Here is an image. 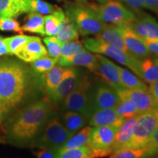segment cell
<instances>
[{
    "label": "cell",
    "mask_w": 158,
    "mask_h": 158,
    "mask_svg": "<svg viewBox=\"0 0 158 158\" xmlns=\"http://www.w3.org/2000/svg\"><path fill=\"white\" fill-rule=\"evenodd\" d=\"M91 83L87 76H83L80 84L63 100V106L66 110L84 114L89 118L93 113L91 98Z\"/></svg>",
    "instance_id": "cell-7"
},
{
    "label": "cell",
    "mask_w": 158,
    "mask_h": 158,
    "mask_svg": "<svg viewBox=\"0 0 158 158\" xmlns=\"http://www.w3.org/2000/svg\"><path fill=\"white\" fill-rule=\"evenodd\" d=\"M71 67L55 65L44 75L45 86L48 94L54 91L65 76L68 73Z\"/></svg>",
    "instance_id": "cell-20"
},
{
    "label": "cell",
    "mask_w": 158,
    "mask_h": 158,
    "mask_svg": "<svg viewBox=\"0 0 158 158\" xmlns=\"http://www.w3.org/2000/svg\"><path fill=\"white\" fill-rule=\"evenodd\" d=\"M44 17V15L37 13H29L26 19L25 23L21 27L22 30L45 36Z\"/></svg>",
    "instance_id": "cell-29"
},
{
    "label": "cell",
    "mask_w": 158,
    "mask_h": 158,
    "mask_svg": "<svg viewBox=\"0 0 158 158\" xmlns=\"http://www.w3.org/2000/svg\"><path fill=\"white\" fill-rule=\"evenodd\" d=\"M100 21L106 24L130 23L136 19L134 12L119 0H111L105 4H88Z\"/></svg>",
    "instance_id": "cell-5"
},
{
    "label": "cell",
    "mask_w": 158,
    "mask_h": 158,
    "mask_svg": "<svg viewBox=\"0 0 158 158\" xmlns=\"http://www.w3.org/2000/svg\"><path fill=\"white\" fill-rule=\"evenodd\" d=\"M118 129L112 125L92 127L88 147L92 152V158H101L113 154Z\"/></svg>",
    "instance_id": "cell-6"
},
{
    "label": "cell",
    "mask_w": 158,
    "mask_h": 158,
    "mask_svg": "<svg viewBox=\"0 0 158 158\" xmlns=\"http://www.w3.org/2000/svg\"><path fill=\"white\" fill-rule=\"evenodd\" d=\"M73 135L57 118H54L47 124L37 147L58 151Z\"/></svg>",
    "instance_id": "cell-9"
},
{
    "label": "cell",
    "mask_w": 158,
    "mask_h": 158,
    "mask_svg": "<svg viewBox=\"0 0 158 158\" xmlns=\"http://www.w3.org/2000/svg\"><path fill=\"white\" fill-rule=\"evenodd\" d=\"M155 158H158V154H157V157H156Z\"/></svg>",
    "instance_id": "cell-51"
},
{
    "label": "cell",
    "mask_w": 158,
    "mask_h": 158,
    "mask_svg": "<svg viewBox=\"0 0 158 158\" xmlns=\"http://www.w3.org/2000/svg\"><path fill=\"white\" fill-rule=\"evenodd\" d=\"M47 55L48 51L41 42V39L35 36H33L15 54V56L23 62L30 63Z\"/></svg>",
    "instance_id": "cell-16"
},
{
    "label": "cell",
    "mask_w": 158,
    "mask_h": 158,
    "mask_svg": "<svg viewBox=\"0 0 158 158\" xmlns=\"http://www.w3.org/2000/svg\"><path fill=\"white\" fill-rule=\"evenodd\" d=\"M119 98H126L131 100L139 114L152 111L156 102L148 91L122 89L117 92Z\"/></svg>",
    "instance_id": "cell-15"
},
{
    "label": "cell",
    "mask_w": 158,
    "mask_h": 158,
    "mask_svg": "<svg viewBox=\"0 0 158 158\" xmlns=\"http://www.w3.org/2000/svg\"><path fill=\"white\" fill-rule=\"evenodd\" d=\"M152 112L154 114H155L156 117H157V119H158V103L155 105V108H154Z\"/></svg>",
    "instance_id": "cell-46"
},
{
    "label": "cell",
    "mask_w": 158,
    "mask_h": 158,
    "mask_svg": "<svg viewBox=\"0 0 158 158\" xmlns=\"http://www.w3.org/2000/svg\"><path fill=\"white\" fill-rule=\"evenodd\" d=\"M73 66H81L87 68L91 72L98 73L99 63L97 59L96 54L88 51L87 50L84 52L76 55V56L71 58L67 63L66 67H73Z\"/></svg>",
    "instance_id": "cell-21"
},
{
    "label": "cell",
    "mask_w": 158,
    "mask_h": 158,
    "mask_svg": "<svg viewBox=\"0 0 158 158\" xmlns=\"http://www.w3.org/2000/svg\"><path fill=\"white\" fill-rule=\"evenodd\" d=\"M143 8L156 13L158 11V0H143Z\"/></svg>",
    "instance_id": "cell-43"
},
{
    "label": "cell",
    "mask_w": 158,
    "mask_h": 158,
    "mask_svg": "<svg viewBox=\"0 0 158 158\" xmlns=\"http://www.w3.org/2000/svg\"><path fill=\"white\" fill-rule=\"evenodd\" d=\"M141 78L148 84L158 81V57H147L141 60Z\"/></svg>",
    "instance_id": "cell-25"
},
{
    "label": "cell",
    "mask_w": 158,
    "mask_h": 158,
    "mask_svg": "<svg viewBox=\"0 0 158 158\" xmlns=\"http://www.w3.org/2000/svg\"><path fill=\"white\" fill-rule=\"evenodd\" d=\"M136 122H137V116L124 120L116 132L114 143V152L120 149H126L127 147L130 140L133 137Z\"/></svg>",
    "instance_id": "cell-18"
},
{
    "label": "cell",
    "mask_w": 158,
    "mask_h": 158,
    "mask_svg": "<svg viewBox=\"0 0 158 158\" xmlns=\"http://www.w3.org/2000/svg\"><path fill=\"white\" fill-rule=\"evenodd\" d=\"M64 13L82 36L100 32L106 23L102 22L94 12L84 1L69 2L64 5Z\"/></svg>",
    "instance_id": "cell-3"
},
{
    "label": "cell",
    "mask_w": 158,
    "mask_h": 158,
    "mask_svg": "<svg viewBox=\"0 0 158 158\" xmlns=\"http://www.w3.org/2000/svg\"><path fill=\"white\" fill-rule=\"evenodd\" d=\"M157 13V15H158V11L157 12V13Z\"/></svg>",
    "instance_id": "cell-53"
},
{
    "label": "cell",
    "mask_w": 158,
    "mask_h": 158,
    "mask_svg": "<svg viewBox=\"0 0 158 158\" xmlns=\"http://www.w3.org/2000/svg\"><path fill=\"white\" fill-rule=\"evenodd\" d=\"M64 11L60 7H56L55 10L51 14L45 15L44 31L45 35L48 37L56 36L59 30L61 17Z\"/></svg>",
    "instance_id": "cell-31"
},
{
    "label": "cell",
    "mask_w": 158,
    "mask_h": 158,
    "mask_svg": "<svg viewBox=\"0 0 158 158\" xmlns=\"http://www.w3.org/2000/svg\"><path fill=\"white\" fill-rule=\"evenodd\" d=\"M76 1H84V0H76Z\"/></svg>",
    "instance_id": "cell-50"
},
{
    "label": "cell",
    "mask_w": 158,
    "mask_h": 158,
    "mask_svg": "<svg viewBox=\"0 0 158 158\" xmlns=\"http://www.w3.org/2000/svg\"><path fill=\"white\" fill-rule=\"evenodd\" d=\"M85 51H86V48H85L84 43L78 40L62 43L61 54L57 63L60 66L66 67L67 63L71 58Z\"/></svg>",
    "instance_id": "cell-23"
},
{
    "label": "cell",
    "mask_w": 158,
    "mask_h": 158,
    "mask_svg": "<svg viewBox=\"0 0 158 158\" xmlns=\"http://www.w3.org/2000/svg\"><path fill=\"white\" fill-rule=\"evenodd\" d=\"M99 66L97 75L102 79L104 84L114 89L116 92L124 89L120 82V75L118 65L105 57L103 55L96 54Z\"/></svg>",
    "instance_id": "cell-13"
},
{
    "label": "cell",
    "mask_w": 158,
    "mask_h": 158,
    "mask_svg": "<svg viewBox=\"0 0 158 158\" xmlns=\"http://www.w3.org/2000/svg\"><path fill=\"white\" fill-rule=\"evenodd\" d=\"M149 52L154 56L158 57V41H144Z\"/></svg>",
    "instance_id": "cell-44"
},
{
    "label": "cell",
    "mask_w": 158,
    "mask_h": 158,
    "mask_svg": "<svg viewBox=\"0 0 158 158\" xmlns=\"http://www.w3.org/2000/svg\"><path fill=\"white\" fill-rule=\"evenodd\" d=\"M0 30L22 33L20 23L13 18H0Z\"/></svg>",
    "instance_id": "cell-38"
},
{
    "label": "cell",
    "mask_w": 158,
    "mask_h": 158,
    "mask_svg": "<svg viewBox=\"0 0 158 158\" xmlns=\"http://www.w3.org/2000/svg\"><path fill=\"white\" fill-rule=\"evenodd\" d=\"M108 158H147V155L144 148L137 149L126 148L115 152Z\"/></svg>",
    "instance_id": "cell-36"
},
{
    "label": "cell",
    "mask_w": 158,
    "mask_h": 158,
    "mask_svg": "<svg viewBox=\"0 0 158 158\" xmlns=\"http://www.w3.org/2000/svg\"><path fill=\"white\" fill-rule=\"evenodd\" d=\"M33 36H28L25 35H19L15 36L5 37V41L8 48L10 55H15V54Z\"/></svg>",
    "instance_id": "cell-33"
},
{
    "label": "cell",
    "mask_w": 158,
    "mask_h": 158,
    "mask_svg": "<svg viewBox=\"0 0 158 158\" xmlns=\"http://www.w3.org/2000/svg\"><path fill=\"white\" fill-rule=\"evenodd\" d=\"M0 142H2V138H1V137H0Z\"/></svg>",
    "instance_id": "cell-49"
},
{
    "label": "cell",
    "mask_w": 158,
    "mask_h": 158,
    "mask_svg": "<svg viewBox=\"0 0 158 158\" xmlns=\"http://www.w3.org/2000/svg\"><path fill=\"white\" fill-rule=\"evenodd\" d=\"M57 152V150L42 148L36 152V156L37 158H56Z\"/></svg>",
    "instance_id": "cell-41"
},
{
    "label": "cell",
    "mask_w": 158,
    "mask_h": 158,
    "mask_svg": "<svg viewBox=\"0 0 158 158\" xmlns=\"http://www.w3.org/2000/svg\"><path fill=\"white\" fill-rule=\"evenodd\" d=\"M25 13H37L44 15L51 14L55 10L54 5L43 0H22Z\"/></svg>",
    "instance_id": "cell-30"
},
{
    "label": "cell",
    "mask_w": 158,
    "mask_h": 158,
    "mask_svg": "<svg viewBox=\"0 0 158 158\" xmlns=\"http://www.w3.org/2000/svg\"><path fill=\"white\" fill-rule=\"evenodd\" d=\"M64 127L73 134L76 133L89 123V118L84 114L76 111L66 112L64 115Z\"/></svg>",
    "instance_id": "cell-27"
},
{
    "label": "cell",
    "mask_w": 158,
    "mask_h": 158,
    "mask_svg": "<svg viewBox=\"0 0 158 158\" xmlns=\"http://www.w3.org/2000/svg\"><path fill=\"white\" fill-rule=\"evenodd\" d=\"M148 92L152 97L153 100H155L156 104L158 103V81L150 84L148 87Z\"/></svg>",
    "instance_id": "cell-42"
},
{
    "label": "cell",
    "mask_w": 158,
    "mask_h": 158,
    "mask_svg": "<svg viewBox=\"0 0 158 158\" xmlns=\"http://www.w3.org/2000/svg\"><path fill=\"white\" fill-rule=\"evenodd\" d=\"M130 26L143 41H158V22L152 15L141 11Z\"/></svg>",
    "instance_id": "cell-11"
},
{
    "label": "cell",
    "mask_w": 158,
    "mask_h": 158,
    "mask_svg": "<svg viewBox=\"0 0 158 158\" xmlns=\"http://www.w3.org/2000/svg\"><path fill=\"white\" fill-rule=\"evenodd\" d=\"M56 37L62 43L78 40V31H77L76 27L70 21L65 13H63L61 17L59 30Z\"/></svg>",
    "instance_id": "cell-22"
},
{
    "label": "cell",
    "mask_w": 158,
    "mask_h": 158,
    "mask_svg": "<svg viewBox=\"0 0 158 158\" xmlns=\"http://www.w3.org/2000/svg\"><path fill=\"white\" fill-rule=\"evenodd\" d=\"M93 110L114 108L119 102L117 92L106 84H99L91 90Z\"/></svg>",
    "instance_id": "cell-12"
},
{
    "label": "cell",
    "mask_w": 158,
    "mask_h": 158,
    "mask_svg": "<svg viewBox=\"0 0 158 158\" xmlns=\"http://www.w3.org/2000/svg\"><path fill=\"white\" fill-rule=\"evenodd\" d=\"M9 54L8 48L5 41V37L0 35V56H5Z\"/></svg>",
    "instance_id": "cell-45"
},
{
    "label": "cell",
    "mask_w": 158,
    "mask_h": 158,
    "mask_svg": "<svg viewBox=\"0 0 158 158\" xmlns=\"http://www.w3.org/2000/svg\"><path fill=\"white\" fill-rule=\"evenodd\" d=\"M57 1H63V0H57Z\"/></svg>",
    "instance_id": "cell-52"
},
{
    "label": "cell",
    "mask_w": 158,
    "mask_h": 158,
    "mask_svg": "<svg viewBox=\"0 0 158 158\" xmlns=\"http://www.w3.org/2000/svg\"><path fill=\"white\" fill-rule=\"evenodd\" d=\"M52 106L46 100L34 102L19 112L10 125L11 137L18 141L33 139L48 119Z\"/></svg>",
    "instance_id": "cell-2"
},
{
    "label": "cell",
    "mask_w": 158,
    "mask_h": 158,
    "mask_svg": "<svg viewBox=\"0 0 158 158\" xmlns=\"http://www.w3.org/2000/svg\"><path fill=\"white\" fill-rule=\"evenodd\" d=\"M49 56L59 59L61 54L62 43L56 38V36L46 37L43 39Z\"/></svg>",
    "instance_id": "cell-37"
},
{
    "label": "cell",
    "mask_w": 158,
    "mask_h": 158,
    "mask_svg": "<svg viewBox=\"0 0 158 158\" xmlns=\"http://www.w3.org/2000/svg\"><path fill=\"white\" fill-rule=\"evenodd\" d=\"M2 118H3V116H2V111H1V103H0V121H2Z\"/></svg>",
    "instance_id": "cell-48"
},
{
    "label": "cell",
    "mask_w": 158,
    "mask_h": 158,
    "mask_svg": "<svg viewBox=\"0 0 158 158\" xmlns=\"http://www.w3.org/2000/svg\"><path fill=\"white\" fill-rule=\"evenodd\" d=\"M97 1L98 2L99 4H105V3L111 1V0H97Z\"/></svg>",
    "instance_id": "cell-47"
},
{
    "label": "cell",
    "mask_w": 158,
    "mask_h": 158,
    "mask_svg": "<svg viewBox=\"0 0 158 158\" xmlns=\"http://www.w3.org/2000/svg\"><path fill=\"white\" fill-rule=\"evenodd\" d=\"M158 119L152 111L146 112L137 116L134 133L127 148L143 149L148 143L156 128Z\"/></svg>",
    "instance_id": "cell-8"
},
{
    "label": "cell",
    "mask_w": 158,
    "mask_h": 158,
    "mask_svg": "<svg viewBox=\"0 0 158 158\" xmlns=\"http://www.w3.org/2000/svg\"><path fill=\"white\" fill-rule=\"evenodd\" d=\"M124 122V118L116 114L114 108L95 110L89 118V124L91 127L112 125L119 128Z\"/></svg>",
    "instance_id": "cell-17"
},
{
    "label": "cell",
    "mask_w": 158,
    "mask_h": 158,
    "mask_svg": "<svg viewBox=\"0 0 158 158\" xmlns=\"http://www.w3.org/2000/svg\"><path fill=\"white\" fill-rule=\"evenodd\" d=\"M117 26L122 33L126 48L130 54L141 60L151 56V53L145 42L134 32L130 23H122Z\"/></svg>",
    "instance_id": "cell-10"
},
{
    "label": "cell",
    "mask_w": 158,
    "mask_h": 158,
    "mask_svg": "<svg viewBox=\"0 0 158 158\" xmlns=\"http://www.w3.org/2000/svg\"><path fill=\"white\" fill-rule=\"evenodd\" d=\"M83 43L86 50L114 59L121 64L127 67L134 73L141 78V59L135 58L127 51L115 45L105 43L97 37H88L84 39Z\"/></svg>",
    "instance_id": "cell-4"
},
{
    "label": "cell",
    "mask_w": 158,
    "mask_h": 158,
    "mask_svg": "<svg viewBox=\"0 0 158 158\" xmlns=\"http://www.w3.org/2000/svg\"><path fill=\"white\" fill-rule=\"evenodd\" d=\"M119 100L118 103L114 108L120 117L125 120L139 115V112L131 100L126 98H119Z\"/></svg>",
    "instance_id": "cell-32"
},
{
    "label": "cell",
    "mask_w": 158,
    "mask_h": 158,
    "mask_svg": "<svg viewBox=\"0 0 158 158\" xmlns=\"http://www.w3.org/2000/svg\"><path fill=\"white\" fill-rule=\"evenodd\" d=\"M25 13L22 0H0V18H16Z\"/></svg>",
    "instance_id": "cell-28"
},
{
    "label": "cell",
    "mask_w": 158,
    "mask_h": 158,
    "mask_svg": "<svg viewBox=\"0 0 158 158\" xmlns=\"http://www.w3.org/2000/svg\"><path fill=\"white\" fill-rule=\"evenodd\" d=\"M95 37L101 40L105 43L115 45L118 48L128 52L125 45H124L122 33L117 25L106 24V23L102 30L98 34H97Z\"/></svg>",
    "instance_id": "cell-19"
},
{
    "label": "cell",
    "mask_w": 158,
    "mask_h": 158,
    "mask_svg": "<svg viewBox=\"0 0 158 158\" xmlns=\"http://www.w3.org/2000/svg\"><path fill=\"white\" fill-rule=\"evenodd\" d=\"M120 75V82L122 87L125 89L148 91V86L146 82L143 81L141 78L132 73L126 68L118 66Z\"/></svg>",
    "instance_id": "cell-24"
},
{
    "label": "cell",
    "mask_w": 158,
    "mask_h": 158,
    "mask_svg": "<svg viewBox=\"0 0 158 158\" xmlns=\"http://www.w3.org/2000/svg\"><path fill=\"white\" fill-rule=\"evenodd\" d=\"M91 131H92L91 126H86L82 128L73 135L71 136L58 151L77 149V148L88 146Z\"/></svg>",
    "instance_id": "cell-26"
},
{
    "label": "cell",
    "mask_w": 158,
    "mask_h": 158,
    "mask_svg": "<svg viewBox=\"0 0 158 158\" xmlns=\"http://www.w3.org/2000/svg\"><path fill=\"white\" fill-rule=\"evenodd\" d=\"M144 149L146 150L147 158L152 157L158 154V127L156 128Z\"/></svg>",
    "instance_id": "cell-39"
},
{
    "label": "cell",
    "mask_w": 158,
    "mask_h": 158,
    "mask_svg": "<svg viewBox=\"0 0 158 158\" xmlns=\"http://www.w3.org/2000/svg\"><path fill=\"white\" fill-rule=\"evenodd\" d=\"M28 71L15 59H0V103L2 116L16 107L27 93Z\"/></svg>",
    "instance_id": "cell-1"
},
{
    "label": "cell",
    "mask_w": 158,
    "mask_h": 158,
    "mask_svg": "<svg viewBox=\"0 0 158 158\" xmlns=\"http://www.w3.org/2000/svg\"><path fill=\"white\" fill-rule=\"evenodd\" d=\"M82 78L83 76L78 73V71L76 69L70 68L68 73L48 95L54 102L63 101L73 91L78 87Z\"/></svg>",
    "instance_id": "cell-14"
},
{
    "label": "cell",
    "mask_w": 158,
    "mask_h": 158,
    "mask_svg": "<svg viewBox=\"0 0 158 158\" xmlns=\"http://www.w3.org/2000/svg\"><path fill=\"white\" fill-rule=\"evenodd\" d=\"M126 7L134 12L136 15L143 8V0H119Z\"/></svg>",
    "instance_id": "cell-40"
},
{
    "label": "cell",
    "mask_w": 158,
    "mask_h": 158,
    "mask_svg": "<svg viewBox=\"0 0 158 158\" xmlns=\"http://www.w3.org/2000/svg\"><path fill=\"white\" fill-rule=\"evenodd\" d=\"M56 158H92V152L88 146L77 149L57 152Z\"/></svg>",
    "instance_id": "cell-35"
},
{
    "label": "cell",
    "mask_w": 158,
    "mask_h": 158,
    "mask_svg": "<svg viewBox=\"0 0 158 158\" xmlns=\"http://www.w3.org/2000/svg\"><path fill=\"white\" fill-rule=\"evenodd\" d=\"M57 62H58V59L52 58L47 55L31 62V66L35 72L43 74L50 70L53 67L56 65Z\"/></svg>",
    "instance_id": "cell-34"
}]
</instances>
